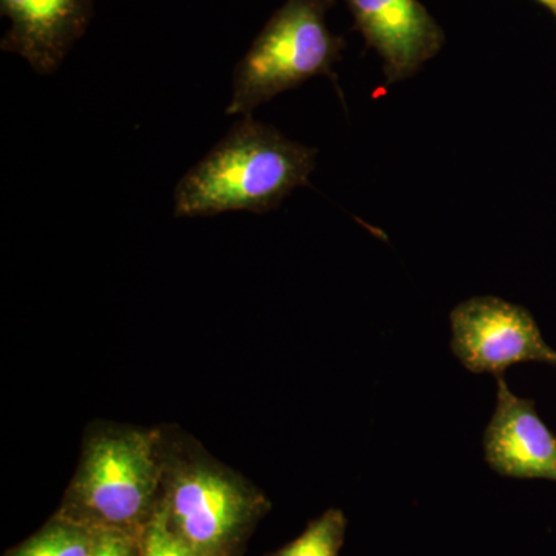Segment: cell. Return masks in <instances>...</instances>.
Here are the masks:
<instances>
[{
	"label": "cell",
	"instance_id": "cell-1",
	"mask_svg": "<svg viewBox=\"0 0 556 556\" xmlns=\"http://www.w3.org/2000/svg\"><path fill=\"white\" fill-rule=\"evenodd\" d=\"M316 155V149L247 116L179 179L175 217L274 211L292 190L308 185Z\"/></svg>",
	"mask_w": 556,
	"mask_h": 556
},
{
	"label": "cell",
	"instance_id": "cell-2",
	"mask_svg": "<svg viewBox=\"0 0 556 556\" xmlns=\"http://www.w3.org/2000/svg\"><path fill=\"white\" fill-rule=\"evenodd\" d=\"M270 501L257 485L192 442L167 445L156 511L201 556H241Z\"/></svg>",
	"mask_w": 556,
	"mask_h": 556
},
{
	"label": "cell",
	"instance_id": "cell-3",
	"mask_svg": "<svg viewBox=\"0 0 556 556\" xmlns=\"http://www.w3.org/2000/svg\"><path fill=\"white\" fill-rule=\"evenodd\" d=\"M161 482L163 433L102 427L87 434L56 515L91 529L144 532L159 508Z\"/></svg>",
	"mask_w": 556,
	"mask_h": 556
},
{
	"label": "cell",
	"instance_id": "cell-4",
	"mask_svg": "<svg viewBox=\"0 0 556 556\" xmlns=\"http://www.w3.org/2000/svg\"><path fill=\"white\" fill-rule=\"evenodd\" d=\"M336 0H287L270 16L233 70L228 115L251 116L283 91L331 76L345 39L329 30L327 14Z\"/></svg>",
	"mask_w": 556,
	"mask_h": 556
},
{
	"label": "cell",
	"instance_id": "cell-5",
	"mask_svg": "<svg viewBox=\"0 0 556 556\" xmlns=\"http://www.w3.org/2000/svg\"><path fill=\"white\" fill-rule=\"evenodd\" d=\"M452 350L468 371L503 376L526 362L555 365L535 318L522 306L497 298H473L452 311Z\"/></svg>",
	"mask_w": 556,
	"mask_h": 556
},
{
	"label": "cell",
	"instance_id": "cell-6",
	"mask_svg": "<svg viewBox=\"0 0 556 556\" xmlns=\"http://www.w3.org/2000/svg\"><path fill=\"white\" fill-rule=\"evenodd\" d=\"M345 2L356 30L382 58L388 84L415 75L444 46V31L419 0Z\"/></svg>",
	"mask_w": 556,
	"mask_h": 556
},
{
	"label": "cell",
	"instance_id": "cell-7",
	"mask_svg": "<svg viewBox=\"0 0 556 556\" xmlns=\"http://www.w3.org/2000/svg\"><path fill=\"white\" fill-rule=\"evenodd\" d=\"M97 0H0L10 21L0 49L17 54L39 75L58 72L89 28Z\"/></svg>",
	"mask_w": 556,
	"mask_h": 556
},
{
	"label": "cell",
	"instance_id": "cell-8",
	"mask_svg": "<svg viewBox=\"0 0 556 556\" xmlns=\"http://www.w3.org/2000/svg\"><path fill=\"white\" fill-rule=\"evenodd\" d=\"M495 413L484 434L489 466L503 477L556 482V437L538 416L535 402L511 393L497 376Z\"/></svg>",
	"mask_w": 556,
	"mask_h": 556
},
{
	"label": "cell",
	"instance_id": "cell-9",
	"mask_svg": "<svg viewBox=\"0 0 556 556\" xmlns=\"http://www.w3.org/2000/svg\"><path fill=\"white\" fill-rule=\"evenodd\" d=\"M98 532L100 530L54 514L38 532L3 556H90Z\"/></svg>",
	"mask_w": 556,
	"mask_h": 556
},
{
	"label": "cell",
	"instance_id": "cell-10",
	"mask_svg": "<svg viewBox=\"0 0 556 556\" xmlns=\"http://www.w3.org/2000/svg\"><path fill=\"white\" fill-rule=\"evenodd\" d=\"M346 525L345 514L340 508H328L309 521L295 540L265 556H340Z\"/></svg>",
	"mask_w": 556,
	"mask_h": 556
},
{
	"label": "cell",
	"instance_id": "cell-11",
	"mask_svg": "<svg viewBox=\"0 0 556 556\" xmlns=\"http://www.w3.org/2000/svg\"><path fill=\"white\" fill-rule=\"evenodd\" d=\"M142 556H201L186 546L164 525L159 511L152 518L144 533V552Z\"/></svg>",
	"mask_w": 556,
	"mask_h": 556
},
{
	"label": "cell",
	"instance_id": "cell-12",
	"mask_svg": "<svg viewBox=\"0 0 556 556\" xmlns=\"http://www.w3.org/2000/svg\"><path fill=\"white\" fill-rule=\"evenodd\" d=\"M144 532L101 529L90 556H142Z\"/></svg>",
	"mask_w": 556,
	"mask_h": 556
},
{
	"label": "cell",
	"instance_id": "cell-13",
	"mask_svg": "<svg viewBox=\"0 0 556 556\" xmlns=\"http://www.w3.org/2000/svg\"><path fill=\"white\" fill-rule=\"evenodd\" d=\"M538 3H541V5L546 7L548 11H551L552 14H554L556 20V0H536Z\"/></svg>",
	"mask_w": 556,
	"mask_h": 556
}]
</instances>
